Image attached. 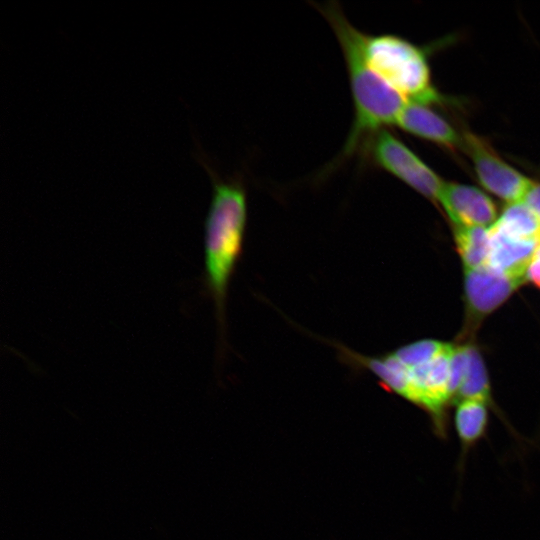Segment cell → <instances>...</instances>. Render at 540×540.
<instances>
[{
    "instance_id": "6da1fadb",
    "label": "cell",
    "mask_w": 540,
    "mask_h": 540,
    "mask_svg": "<svg viewBox=\"0 0 540 540\" xmlns=\"http://www.w3.org/2000/svg\"><path fill=\"white\" fill-rule=\"evenodd\" d=\"M331 26L343 53L353 99L354 118L343 148L331 162L335 168L355 154H362L369 141L386 126L396 125L408 103L368 64L364 32L356 28L335 1L313 3Z\"/></svg>"
},
{
    "instance_id": "7a4b0ae2",
    "label": "cell",
    "mask_w": 540,
    "mask_h": 540,
    "mask_svg": "<svg viewBox=\"0 0 540 540\" xmlns=\"http://www.w3.org/2000/svg\"><path fill=\"white\" fill-rule=\"evenodd\" d=\"M200 160L212 181V196L204 222L205 282L222 327L228 285L242 251L247 192L241 178H221L203 158Z\"/></svg>"
},
{
    "instance_id": "3957f363",
    "label": "cell",
    "mask_w": 540,
    "mask_h": 540,
    "mask_svg": "<svg viewBox=\"0 0 540 540\" xmlns=\"http://www.w3.org/2000/svg\"><path fill=\"white\" fill-rule=\"evenodd\" d=\"M363 45L370 67L408 102L439 101L422 49L394 34L365 33Z\"/></svg>"
},
{
    "instance_id": "277c9868",
    "label": "cell",
    "mask_w": 540,
    "mask_h": 540,
    "mask_svg": "<svg viewBox=\"0 0 540 540\" xmlns=\"http://www.w3.org/2000/svg\"><path fill=\"white\" fill-rule=\"evenodd\" d=\"M362 155L375 167L394 175L431 201L438 202L444 181L388 129L379 131Z\"/></svg>"
},
{
    "instance_id": "5b68a950",
    "label": "cell",
    "mask_w": 540,
    "mask_h": 540,
    "mask_svg": "<svg viewBox=\"0 0 540 540\" xmlns=\"http://www.w3.org/2000/svg\"><path fill=\"white\" fill-rule=\"evenodd\" d=\"M463 143L481 184L509 203L523 201L534 183L506 163L482 138L466 132Z\"/></svg>"
},
{
    "instance_id": "8992f818",
    "label": "cell",
    "mask_w": 540,
    "mask_h": 540,
    "mask_svg": "<svg viewBox=\"0 0 540 540\" xmlns=\"http://www.w3.org/2000/svg\"><path fill=\"white\" fill-rule=\"evenodd\" d=\"M520 285L489 265L465 270V302L471 325L498 308Z\"/></svg>"
},
{
    "instance_id": "52a82bcc",
    "label": "cell",
    "mask_w": 540,
    "mask_h": 540,
    "mask_svg": "<svg viewBox=\"0 0 540 540\" xmlns=\"http://www.w3.org/2000/svg\"><path fill=\"white\" fill-rule=\"evenodd\" d=\"M438 202L455 226L491 227L496 221V207L491 198L477 187L444 182Z\"/></svg>"
},
{
    "instance_id": "ba28073f",
    "label": "cell",
    "mask_w": 540,
    "mask_h": 540,
    "mask_svg": "<svg viewBox=\"0 0 540 540\" xmlns=\"http://www.w3.org/2000/svg\"><path fill=\"white\" fill-rule=\"evenodd\" d=\"M490 254L488 264L522 284L540 240L518 239L508 235L495 224L489 227Z\"/></svg>"
},
{
    "instance_id": "9c48e42d",
    "label": "cell",
    "mask_w": 540,
    "mask_h": 540,
    "mask_svg": "<svg viewBox=\"0 0 540 540\" xmlns=\"http://www.w3.org/2000/svg\"><path fill=\"white\" fill-rule=\"evenodd\" d=\"M396 125L413 135L449 147L462 142L455 129L426 104L408 102L400 113Z\"/></svg>"
},
{
    "instance_id": "30bf717a",
    "label": "cell",
    "mask_w": 540,
    "mask_h": 540,
    "mask_svg": "<svg viewBox=\"0 0 540 540\" xmlns=\"http://www.w3.org/2000/svg\"><path fill=\"white\" fill-rule=\"evenodd\" d=\"M456 405L454 425L460 444L458 466L463 467L469 451L486 436L489 417L485 402L467 399Z\"/></svg>"
},
{
    "instance_id": "8fae6325",
    "label": "cell",
    "mask_w": 540,
    "mask_h": 540,
    "mask_svg": "<svg viewBox=\"0 0 540 540\" xmlns=\"http://www.w3.org/2000/svg\"><path fill=\"white\" fill-rule=\"evenodd\" d=\"M457 251L465 270L477 269L488 264L490 232L483 226H455Z\"/></svg>"
},
{
    "instance_id": "7c38bea8",
    "label": "cell",
    "mask_w": 540,
    "mask_h": 540,
    "mask_svg": "<svg viewBox=\"0 0 540 540\" xmlns=\"http://www.w3.org/2000/svg\"><path fill=\"white\" fill-rule=\"evenodd\" d=\"M466 347L467 365L465 375L454 404L467 399L479 400L488 404L491 402V393L483 359L476 346L466 344Z\"/></svg>"
},
{
    "instance_id": "4fadbf2b",
    "label": "cell",
    "mask_w": 540,
    "mask_h": 540,
    "mask_svg": "<svg viewBox=\"0 0 540 540\" xmlns=\"http://www.w3.org/2000/svg\"><path fill=\"white\" fill-rule=\"evenodd\" d=\"M494 224L512 237L540 240V221L524 201L509 203Z\"/></svg>"
},
{
    "instance_id": "5bb4252c",
    "label": "cell",
    "mask_w": 540,
    "mask_h": 540,
    "mask_svg": "<svg viewBox=\"0 0 540 540\" xmlns=\"http://www.w3.org/2000/svg\"><path fill=\"white\" fill-rule=\"evenodd\" d=\"M448 345L437 340L424 339L402 346L392 352L405 366L426 363L440 354Z\"/></svg>"
},
{
    "instance_id": "9a60e30c",
    "label": "cell",
    "mask_w": 540,
    "mask_h": 540,
    "mask_svg": "<svg viewBox=\"0 0 540 540\" xmlns=\"http://www.w3.org/2000/svg\"><path fill=\"white\" fill-rule=\"evenodd\" d=\"M467 365V347L466 345L453 346L450 357L449 383L448 391L451 403L457 396L458 390L462 384Z\"/></svg>"
},
{
    "instance_id": "2e32d148",
    "label": "cell",
    "mask_w": 540,
    "mask_h": 540,
    "mask_svg": "<svg viewBox=\"0 0 540 540\" xmlns=\"http://www.w3.org/2000/svg\"><path fill=\"white\" fill-rule=\"evenodd\" d=\"M540 221V183H533L523 200Z\"/></svg>"
},
{
    "instance_id": "e0dca14e",
    "label": "cell",
    "mask_w": 540,
    "mask_h": 540,
    "mask_svg": "<svg viewBox=\"0 0 540 540\" xmlns=\"http://www.w3.org/2000/svg\"><path fill=\"white\" fill-rule=\"evenodd\" d=\"M526 280H529L538 288H540V244L537 248L533 260L531 261L527 269Z\"/></svg>"
}]
</instances>
